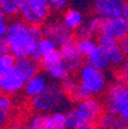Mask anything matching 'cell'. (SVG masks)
<instances>
[{"label": "cell", "mask_w": 128, "mask_h": 129, "mask_svg": "<svg viewBox=\"0 0 128 129\" xmlns=\"http://www.w3.org/2000/svg\"><path fill=\"white\" fill-rule=\"evenodd\" d=\"M119 114H120V118L122 119L125 122H127V123H128V103L125 105V106H123V108L120 111V113H119Z\"/></svg>", "instance_id": "cell-30"}, {"label": "cell", "mask_w": 128, "mask_h": 129, "mask_svg": "<svg viewBox=\"0 0 128 129\" xmlns=\"http://www.w3.org/2000/svg\"><path fill=\"white\" fill-rule=\"evenodd\" d=\"M61 88L65 97L70 103H81L90 97V94L82 88L78 77L74 75L73 77H67L66 80H64Z\"/></svg>", "instance_id": "cell-12"}, {"label": "cell", "mask_w": 128, "mask_h": 129, "mask_svg": "<svg viewBox=\"0 0 128 129\" xmlns=\"http://www.w3.org/2000/svg\"><path fill=\"white\" fill-rule=\"evenodd\" d=\"M44 37L53 40L58 45H64L69 42L74 36V32L69 30L62 22H51L43 28Z\"/></svg>", "instance_id": "cell-11"}, {"label": "cell", "mask_w": 128, "mask_h": 129, "mask_svg": "<svg viewBox=\"0 0 128 129\" xmlns=\"http://www.w3.org/2000/svg\"><path fill=\"white\" fill-rule=\"evenodd\" d=\"M54 51H56V43H54L53 40H51L45 37L38 43L37 50H36V52L32 54L31 56L34 59L39 61V60L42 59V56L47 55V54L52 53V52H54Z\"/></svg>", "instance_id": "cell-20"}, {"label": "cell", "mask_w": 128, "mask_h": 129, "mask_svg": "<svg viewBox=\"0 0 128 129\" xmlns=\"http://www.w3.org/2000/svg\"><path fill=\"white\" fill-rule=\"evenodd\" d=\"M92 9L96 15L104 20L128 19V0H95Z\"/></svg>", "instance_id": "cell-7"}, {"label": "cell", "mask_w": 128, "mask_h": 129, "mask_svg": "<svg viewBox=\"0 0 128 129\" xmlns=\"http://www.w3.org/2000/svg\"><path fill=\"white\" fill-rule=\"evenodd\" d=\"M62 23L73 32L83 23V15L78 9L69 8L62 15Z\"/></svg>", "instance_id": "cell-17"}, {"label": "cell", "mask_w": 128, "mask_h": 129, "mask_svg": "<svg viewBox=\"0 0 128 129\" xmlns=\"http://www.w3.org/2000/svg\"><path fill=\"white\" fill-rule=\"evenodd\" d=\"M48 5H50L51 9H54V11H61L66 7L67 1L68 0H47Z\"/></svg>", "instance_id": "cell-27"}, {"label": "cell", "mask_w": 128, "mask_h": 129, "mask_svg": "<svg viewBox=\"0 0 128 129\" xmlns=\"http://www.w3.org/2000/svg\"><path fill=\"white\" fill-rule=\"evenodd\" d=\"M0 11L7 17L20 15V0H0Z\"/></svg>", "instance_id": "cell-22"}, {"label": "cell", "mask_w": 128, "mask_h": 129, "mask_svg": "<svg viewBox=\"0 0 128 129\" xmlns=\"http://www.w3.org/2000/svg\"><path fill=\"white\" fill-rule=\"evenodd\" d=\"M104 19L100 16L96 15L93 17H90L87 22H83L80 27L74 31L75 36L79 39H85V38H92L93 36H97L100 34L101 24H103Z\"/></svg>", "instance_id": "cell-14"}, {"label": "cell", "mask_w": 128, "mask_h": 129, "mask_svg": "<svg viewBox=\"0 0 128 129\" xmlns=\"http://www.w3.org/2000/svg\"><path fill=\"white\" fill-rule=\"evenodd\" d=\"M15 59L16 58L11 52L0 55V77L15 66Z\"/></svg>", "instance_id": "cell-24"}, {"label": "cell", "mask_w": 128, "mask_h": 129, "mask_svg": "<svg viewBox=\"0 0 128 129\" xmlns=\"http://www.w3.org/2000/svg\"><path fill=\"white\" fill-rule=\"evenodd\" d=\"M126 129H128V127H127V128H126Z\"/></svg>", "instance_id": "cell-34"}, {"label": "cell", "mask_w": 128, "mask_h": 129, "mask_svg": "<svg viewBox=\"0 0 128 129\" xmlns=\"http://www.w3.org/2000/svg\"><path fill=\"white\" fill-rule=\"evenodd\" d=\"M74 76L78 77L82 88L90 96L103 93L105 91V77L100 69L90 63H84Z\"/></svg>", "instance_id": "cell-5"}, {"label": "cell", "mask_w": 128, "mask_h": 129, "mask_svg": "<svg viewBox=\"0 0 128 129\" xmlns=\"http://www.w3.org/2000/svg\"><path fill=\"white\" fill-rule=\"evenodd\" d=\"M78 42L79 38L74 34L73 38L69 42H67L66 44L60 46L62 62H64L65 67L68 69V72L72 73L73 75H75L84 64V56L79 51Z\"/></svg>", "instance_id": "cell-8"}, {"label": "cell", "mask_w": 128, "mask_h": 129, "mask_svg": "<svg viewBox=\"0 0 128 129\" xmlns=\"http://www.w3.org/2000/svg\"><path fill=\"white\" fill-rule=\"evenodd\" d=\"M5 38L9 46V52L16 59L32 55L37 50L38 42L30 32V24L23 20H13L8 23Z\"/></svg>", "instance_id": "cell-1"}, {"label": "cell", "mask_w": 128, "mask_h": 129, "mask_svg": "<svg viewBox=\"0 0 128 129\" xmlns=\"http://www.w3.org/2000/svg\"><path fill=\"white\" fill-rule=\"evenodd\" d=\"M20 129H35V128H34V127H32L31 124H30V126H28V124L25 123V124H23V126H22Z\"/></svg>", "instance_id": "cell-33"}, {"label": "cell", "mask_w": 128, "mask_h": 129, "mask_svg": "<svg viewBox=\"0 0 128 129\" xmlns=\"http://www.w3.org/2000/svg\"><path fill=\"white\" fill-rule=\"evenodd\" d=\"M109 56L110 63L112 64L113 67H118V66H121L122 62L125 61V52L122 51V48L119 46V44H115V45L111 46V47L106 48L105 50Z\"/></svg>", "instance_id": "cell-21"}, {"label": "cell", "mask_w": 128, "mask_h": 129, "mask_svg": "<svg viewBox=\"0 0 128 129\" xmlns=\"http://www.w3.org/2000/svg\"><path fill=\"white\" fill-rule=\"evenodd\" d=\"M76 129H99L97 126H95V124H90V123H88V124H82V126H80V127H78Z\"/></svg>", "instance_id": "cell-32"}, {"label": "cell", "mask_w": 128, "mask_h": 129, "mask_svg": "<svg viewBox=\"0 0 128 129\" xmlns=\"http://www.w3.org/2000/svg\"><path fill=\"white\" fill-rule=\"evenodd\" d=\"M106 113L119 114L128 103V85L117 83L110 85L100 96L99 99Z\"/></svg>", "instance_id": "cell-6"}, {"label": "cell", "mask_w": 128, "mask_h": 129, "mask_svg": "<svg viewBox=\"0 0 128 129\" xmlns=\"http://www.w3.org/2000/svg\"><path fill=\"white\" fill-rule=\"evenodd\" d=\"M51 7L47 0H20V16L31 25H42L47 20Z\"/></svg>", "instance_id": "cell-4"}, {"label": "cell", "mask_w": 128, "mask_h": 129, "mask_svg": "<svg viewBox=\"0 0 128 129\" xmlns=\"http://www.w3.org/2000/svg\"><path fill=\"white\" fill-rule=\"evenodd\" d=\"M25 82L27 81L23 75L14 66L12 69H9L0 77V93L14 96L23 88Z\"/></svg>", "instance_id": "cell-9"}, {"label": "cell", "mask_w": 128, "mask_h": 129, "mask_svg": "<svg viewBox=\"0 0 128 129\" xmlns=\"http://www.w3.org/2000/svg\"><path fill=\"white\" fill-rule=\"evenodd\" d=\"M120 47L122 48V51L125 52L126 55H128V35L120 40Z\"/></svg>", "instance_id": "cell-31"}, {"label": "cell", "mask_w": 128, "mask_h": 129, "mask_svg": "<svg viewBox=\"0 0 128 129\" xmlns=\"http://www.w3.org/2000/svg\"><path fill=\"white\" fill-rule=\"evenodd\" d=\"M100 34L120 42L122 38L128 35V19L127 17H118V19L104 20L101 24Z\"/></svg>", "instance_id": "cell-10"}, {"label": "cell", "mask_w": 128, "mask_h": 129, "mask_svg": "<svg viewBox=\"0 0 128 129\" xmlns=\"http://www.w3.org/2000/svg\"><path fill=\"white\" fill-rule=\"evenodd\" d=\"M15 68L19 69L25 81L31 80L32 77H35L38 73L40 72L42 67L38 60L34 59V58H29V56H23V58H17L15 61Z\"/></svg>", "instance_id": "cell-15"}, {"label": "cell", "mask_w": 128, "mask_h": 129, "mask_svg": "<svg viewBox=\"0 0 128 129\" xmlns=\"http://www.w3.org/2000/svg\"><path fill=\"white\" fill-rule=\"evenodd\" d=\"M62 88L56 84H50L44 91L34 97H28V105L34 113L35 112H48L58 107L64 99Z\"/></svg>", "instance_id": "cell-3"}, {"label": "cell", "mask_w": 128, "mask_h": 129, "mask_svg": "<svg viewBox=\"0 0 128 129\" xmlns=\"http://www.w3.org/2000/svg\"><path fill=\"white\" fill-rule=\"evenodd\" d=\"M46 81L39 75H36L35 77H32L31 80L28 81L27 86L24 89V93L25 97H34L36 94L40 93L44 91L46 88Z\"/></svg>", "instance_id": "cell-18"}, {"label": "cell", "mask_w": 128, "mask_h": 129, "mask_svg": "<svg viewBox=\"0 0 128 129\" xmlns=\"http://www.w3.org/2000/svg\"><path fill=\"white\" fill-rule=\"evenodd\" d=\"M7 22H6V15L0 11V37H4L7 30Z\"/></svg>", "instance_id": "cell-28"}, {"label": "cell", "mask_w": 128, "mask_h": 129, "mask_svg": "<svg viewBox=\"0 0 128 129\" xmlns=\"http://www.w3.org/2000/svg\"><path fill=\"white\" fill-rule=\"evenodd\" d=\"M105 114L104 106L96 98H87L79 103L76 108H73L66 115L67 127L70 129L78 128L82 124H95L100 129V120Z\"/></svg>", "instance_id": "cell-2"}, {"label": "cell", "mask_w": 128, "mask_h": 129, "mask_svg": "<svg viewBox=\"0 0 128 129\" xmlns=\"http://www.w3.org/2000/svg\"><path fill=\"white\" fill-rule=\"evenodd\" d=\"M8 52H9V46H8V43H7V40H6L5 36L0 37V55L8 53Z\"/></svg>", "instance_id": "cell-29"}, {"label": "cell", "mask_w": 128, "mask_h": 129, "mask_svg": "<svg viewBox=\"0 0 128 129\" xmlns=\"http://www.w3.org/2000/svg\"><path fill=\"white\" fill-rule=\"evenodd\" d=\"M96 44L95 42L91 40V38H85V39H79L78 42V47L79 51L81 52L83 56H88L91 52L96 48Z\"/></svg>", "instance_id": "cell-25"}, {"label": "cell", "mask_w": 128, "mask_h": 129, "mask_svg": "<svg viewBox=\"0 0 128 129\" xmlns=\"http://www.w3.org/2000/svg\"><path fill=\"white\" fill-rule=\"evenodd\" d=\"M31 126L35 129H65V127H67L66 115L61 113L37 115L31 120Z\"/></svg>", "instance_id": "cell-13"}, {"label": "cell", "mask_w": 128, "mask_h": 129, "mask_svg": "<svg viewBox=\"0 0 128 129\" xmlns=\"http://www.w3.org/2000/svg\"><path fill=\"white\" fill-rule=\"evenodd\" d=\"M39 63H40L42 69L50 72L52 68L58 67L60 64H64L61 53H60V51L59 52L54 51V52H52V53L47 54V55L42 56V59L39 60Z\"/></svg>", "instance_id": "cell-19"}, {"label": "cell", "mask_w": 128, "mask_h": 129, "mask_svg": "<svg viewBox=\"0 0 128 129\" xmlns=\"http://www.w3.org/2000/svg\"><path fill=\"white\" fill-rule=\"evenodd\" d=\"M112 74H113V77L117 81V83L128 85V59L121 66L113 67Z\"/></svg>", "instance_id": "cell-23"}, {"label": "cell", "mask_w": 128, "mask_h": 129, "mask_svg": "<svg viewBox=\"0 0 128 129\" xmlns=\"http://www.w3.org/2000/svg\"><path fill=\"white\" fill-rule=\"evenodd\" d=\"M87 62L92 64L93 67L98 68V69H105V68H107V66H109L110 60H109L106 51L98 45L87 56Z\"/></svg>", "instance_id": "cell-16"}, {"label": "cell", "mask_w": 128, "mask_h": 129, "mask_svg": "<svg viewBox=\"0 0 128 129\" xmlns=\"http://www.w3.org/2000/svg\"><path fill=\"white\" fill-rule=\"evenodd\" d=\"M48 73H50L54 78H58V80H66V78L69 76V72L65 67V64H60L58 67L52 68Z\"/></svg>", "instance_id": "cell-26"}]
</instances>
